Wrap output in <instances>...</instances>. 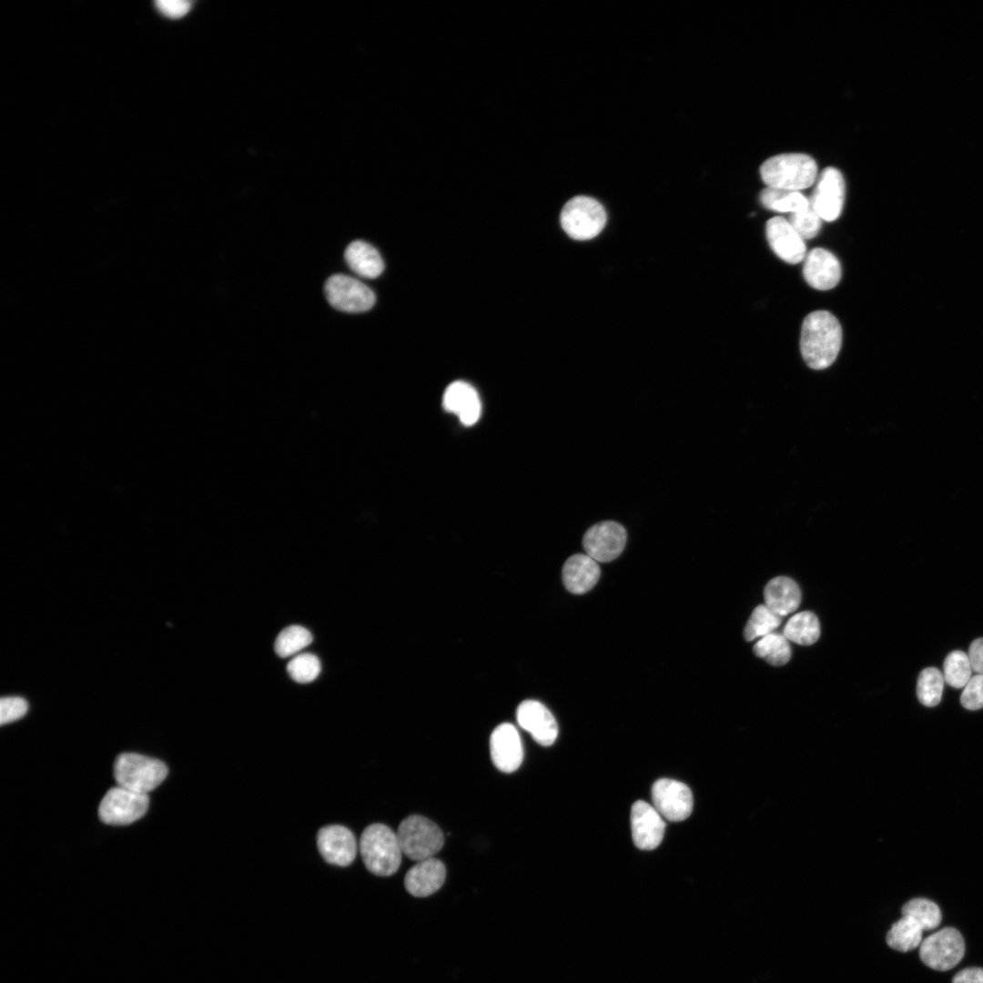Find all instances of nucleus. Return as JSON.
<instances>
[{
  "label": "nucleus",
  "mask_w": 983,
  "mask_h": 983,
  "mask_svg": "<svg viewBox=\"0 0 983 983\" xmlns=\"http://www.w3.org/2000/svg\"><path fill=\"white\" fill-rule=\"evenodd\" d=\"M842 344V329L837 319L826 310L809 313L801 328L800 350L808 367L824 370L836 359Z\"/></svg>",
  "instance_id": "obj_1"
},
{
  "label": "nucleus",
  "mask_w": 983,
  "mask_h": 983,
  "mask_svg": "<svg viewBox=\"0 0 983 983\" xmlns=\"http://www.w3.org/2000/svg\"><path fill=\"white\" fill-rule=\"evenodd\" d=\"M760 174L768 187L799 191L815 183L817 166L815 159L806 154H780L765 160Z\"/></svg>",
  "instance_id": "obj_2"
},
{
  "label": "nucleus",
  "mask_w": 983,
  "mask_h": 983,
  "mask_svg": "<svg viewBox=\"0 0 983 983\" xmlns=\"http://www.w3.org/2000/svg\"><path fill=\"white\" fill-rule=\"evenodd\" d=\"M359 848L366 867L377 876H390L400 865L402 851L397 833L385 825L367 826L360 836Z\"/></svg>",
  "instance_id": "obj_3"
},
{
  "label": "nucleus",
  "mask_w": 983,
  "mask_h": 983,
  "mask_svg": "<svg viewBox=\"0 0 983 983\" xmlns=\"http://www.w3.org/2000/svg\"><path fill=\"white\" fill-rule=\"evenodd\" d=\"M167 775V767L162 761L136 753H123L114 764L117 785L137 793L153 791Z\"/></svg>",
  "instance_id": "obj_4"
},
{
  "label": "nucleus",
  "mask_w": 983,
  "mask_h": 983,
  "mask_svg": "<svg viewBox=\"0 0 983 983\" xmlns=\"http://www.w3.org/2000/svg\"><path fill=\"white\" fill-rule=\"evenodd\" d=\"M396 833L402 854L417 862L433 857L444 844L441 828L418 815L403 819Z\"/></svg>",
  "instance_id": "obj_5"
},
{
  "label": "nucleus",
  "mask_w": 983,
  "mask_h": 983,
  "mask_svg": "<svg viewBox=\"0 0 983 983\" xmlns=\"http://www.w3.org/2000/svg\"><path fill=\"white\" fill-rule=\"evenodd\" d=\"M607 215L603 205L596 199L577 196L562 208L560 221L566 234L576 240H587L596 237L604 228Z\"/></svg>",
  "instance_id": "obj_6"
},
{
  "label": "nucleus",
  "mask_w": 983,
  "mask_h": 983,
  "mask_svg": "<svg viewBox=\"0 0 983 983\" xmlns=\"http://www.w3.org/2000/svg\"><path fill=\"white\" fill-rule=\"evenodd\" d=\"M965 954V941L960 932L944 927L927 938L919 947L921 961L932 969L946 971L956 967Z\"/></svg>",
  "instance_id": "obj_7"
},
{
  "label": "nucleus",
  "mask_w": 983,
  "mask_h": 983,
  "mask_svg": "<svg viewBox=\"0 0 983 983\" xmlns=\"http://www.w3.org/2000/svg\"><path fill=\"white\" fill-rule=\"evenodd\" d=\"M147 794L137 793L117 785L110 788L98 806L102 822L112 826H126L141 818L147 811Z\"/></svg>",
  "instance_id": "obj_8"
},
{
  "label": "nucleus",
  "mask_w": 983,
  "mask_h": 983,
  "mask_svg": "<svg viewBox=\"0 0 983 983\" xmlns=\"http://www.w3.org/2000/svg\"><path fill=\"white\" fill-rule=\"evenodd\" d=\"M324 292L329 303L334 309L344 312L369 310L376 299L375 294L368 286L343 274L329 277L325 282Z\"/></svg>",
  "instance_id": "obj_9"
},
{
  "label": "nucleus",
  "mask_w": 983,
  "mask_h": 983,
  "mask_svg": "<svg viewBox=\"0 0 983 983\" xmlns=\"http://www.w3.org/2000/svg\"><path fill=\"white\" fill-rule=\"evenodd\" d=\"M625 528L614 521H603L591 526L583 537V549L596 562L616 559L626 544Z\"/></svg>",
  "instance_id": "obj_10"
},
{
  "label": "nucleus",
  "mask_w": 983,
  "mask_h": 983,
  "mask_svg": "<svg viewBox=\"0 0 983 983\" xmlns=\"http://www.w3.org/2000/svg\"><path fill=\"white\" fill-rule=\"evenodd\" d=\"M651 793L654 808L669 821H683L693 810L692 792L684 783L662 778L653 785Z\"/></svg>",
  "instance_id": "obj_11"
},
{
  "label": "nucleus",
  "mask_w": 983,
  "mask_h": 983,
  "mask_svg": "<svg viewBox=\"0 0 983 983\" xmlns=\"http://www.w3.org/2000/svg\"><path fill=\"white\" fill-rule=\"evenodd\" d=\"M845 199V181L840 171L826 167L820 175L809 199L821 219L834 221L840 216Z\"/></svg>",
  "instance_id": "obj_12"
},
{
  "label": "nucleus",
  "mask_w": 983,
  "mask_h": 983,
  "mask_svg": "<svg viewBox=\"0 0 983 983\" xmlns=\"http://www.w3.org/2000/svg\"><path fill=\"white\" fill-rule=\"evenodd\" d=\"M319 854L326 862L339 866L350 865L356 857L357 841L346 826L330 825L320 828L317 835Z\"/></svg>",
  "instance_id": "obj_13"
},
{
  "label": "nucleus",
  "mask_w": 983,
  "mask_h": 983,
  "mask_svg": "<svg viewBox=\"0 0 983 983\" xmlns=\"http://www.w3.org/2000/svg\"><path fill=\"white\" fill-rule=\"evenodd\" d=\"M631 828L634 845L643 850H652L662 842L665 823L654 806L639 800L632 806Z\"/></svg>",
  "instance_id": "obj_14"
},
{
  "label": "nucleus",
  "mask_w": 983,
  "mask_h": 983,
  "mask_svg": "<svg viewBox=\"0 0 983 983\" xmlns=\"http://www.w3.org/2000/svg\"><path fill=\"white\" fill-rule=\"evenodd\" d=\"M765 235L772 250L784 261L797 264L805 259L806 248L802 237L783 217L770 218Z\"/></svg>",
  "instance_id": "obj_15"
},
{
  "label": "nucleus",
  "mask_w": 983,
  "mask_h": 983,
  "mask_svg": "<svg viewBox=\"0 0 983 983\" xmlns=\"http://www.w3.org/2000/svg\"><path fill=\"white\" fill-rule=\"evenodd\" d=\"M519 725L541 745H552L558 735V725L548 708L535 700H525L517 708Z\"/></svg>",
  "instance_id": "obj_16"
},
{
  "label": "nucleus",
  "mask_w": 983,
  "mask_h": 983,
  "mask_svg": "<svg viewBox=\"0 0 983 983\" xmlns=\"http://www.w3.org/2000/svg\"><path fill=\"white\" fill-rule=\"evenodd\" d=\"M490 752L493 765L500 771L512 773L520 767L523 759V749L514 725L503 723L492 731Z\"/></svg>",
  "instance_id": "obj_17"
},
{
  "label": "nucleus",
  "mask_w": 983,
  "mask_h": 983,
  "mask_svg": "<svg viewBox=\"0 0 983 983\" xmlns=\"http://www.w3.org/2000/svg\"><path fill=\"white\" fill-rule=\"evenodd\" d=\"M803 275L809 286L818 290H828L840 281L842 270L838 259L830 251L816 248L810 250L803 267Z\"/></svg>",
  "instance_id": "obj_18"
},
{
  "label": "nucleus",
  "mask_w": 983,
  "mask_h": 983,
  "mask_svg": "<svg viewBox=\"0 0 983 983\" xmlns=\"http://www.w3.org/2000/svg\"><path fill=\"white\" fill-rule=\"evenodd\" d=\"M445 410L458 416L465 426L475 424L481 413V404L477 390L471 384L456 380L445 390L442 398Z\"/></svg>",
  "instance_id": "obj_19"
},
{
  "label": "nucleus",
  "mask_w": 983,
  "mask_h": 983,
  "mask_svg": "<svg viewBox=\"0 0 983 983\" xmlns=\"http://www.w3.org/2000/svg\"><path fill=\"white\" fill-rule=\"evenodd\" d=\"M446 869L443 863L434 857L418 861L406 874L404 886L414 897H428L443 885Z\"/></svg>",
  "instance_id": "obj_20"
},
{
  "label": "nucleus",
  "mask_w": 983,
  "mask_h": 983,
  "mask_svg": "<svg viewBox=\"0 0 983 983\" xmlns=\"http://www.w3.org/2000/svg\"><path fill=\"white\" fill-rule=\"evenodd\" d=\"M600 574L597 562L586 553L572 555L562 568L564 586L574 594H583L590 591L598 582Z\"/></svg>",
  "instance_id": "obj_21"
},
{
  "label": "nucleus",
  "mask_w": 983,
  "mask_h": 983,
  "mask_svg": "<svg viewBox=\"0 0 983 983\" xmlns=\"http://www.w3.org/2000/svg\"><path fill=\"white\" fill-rule=\"evenodd\" d=\"M764 599L765 604L772 612L784 617L799 607L801 592L795 581L785 576H778L765 585Z\"/></svg>",
  "instance_id": "obj_22"
},
{
  "label": "nucleus",
  "mask_w": 983,
  "mask_h": 983,
  "mask_svg": "<svg viewBox=\"0 0 983 983\" xmlns=\"http://www.w3.org/2000/svg\"><path fill=\"white\" fill-rule=\"evenodd\" d=\"M344 258L350 269L363 278H377L384 269L379 251L365 241L351 242L345 249Z\"/></svg>",
  "instance_id": "obj_23"
},
{
  "label": "nucleus",
  "mask_w": 983,
  "mask_h": 983,
  "mask_svg": "<svg viewBox=\"0 0 983 983\" xmlns=\"http://www.w3.org/2000/svg\"><path fill=\"white\" fill-rule=\"evenodd\" d=\"M923 931L914 918L902 916L888 930L887 943L895 950L908 952L921 944Z\"/></svg>",
  "instance_id": "obj_24"
},
{
  "label": "nucleus",
  "mask_w": 983,
  "mask_h": 983,
  "mask_svg": "<svg viewBox=\"0 0 983 983\" xmlns=\"http://www.w3.org/2000/svg\"><path fill=\"white\" fill-rule=\"evenodd\" d=\"M783 634L787 640L798 644H813L820 635L819 621L812 612L797 613L787 621Z\"/></svg>",
  "instance_id": "obj_25"
},
{
  "label": "nucleus",
  "mask_w": 983,
  "mask_h": 983,
  "mask_svg": "<svg viewBox=\"0 0 983 983\" xmlns=\"http://www.w3.org/2000/svg\"><path fill=\"white\" fill-rule=\"evenodd\" d=\"M760 201L767 209L790 214L804 210L810 206L809 199L800 191L768 187L761 191Z\"/></svg>",
  "instance_id": "obj_26"
},
{
  "label": "nucleus",
  "mask_w": 983,
  "mask_h": 983,
  "mask_svg": "<svg viewBox=\"0 0 983 983\" xmlns=\"http://www.w3.org/2000/svg\"><path fill=\"white\" fill-rule=\"evenodd\" d=\"M755 654L775 666L788 663L791 648L784 634L772 633L757 641L753 648Z\"/></svg>",
  "instance_id": "obj_27"
},
{
  "label": "nucleus",
  "mask_w": 983,
  "mask_h": 983,
  "mask_svg": "<svg viewBox=\"0 0 983 983\" xmlns=\"http://www.w3.org/2000/svg\"><path fill=\"white\" fill-rule=\"evenodd\" d=\"M311 633L303 626L290 625L284 628L277 636L274 648L282 658L297 655L299 652L312 643Z\"/></svg>",
  "instance_id": "obj_28"
},
{
  "label": "nucleus",
  "mask_w": 983,
  "mask_h": 983,
  "mask_svg": "<svg viewBox=\"0 0 983 983\" xmlns=\"http://www.w3.org/2000/svg\"><path fill=\"white\" fill-rule=\"evenodd\" d=\"M944 676L935 667L923 669L917 678V695L919 702L928 707L939 704L944 688Z\"/></svg>",
  "instance_id": "obj_29"
},
{
  "label": "nucleus",
  "mask_w": 983,
  "mask_h": 983,
  "mask_svg": "<svg viewBox=\"0 0 983 983\" xmlns=\"http://www.w3.org/2000/svg\"><path fill=\"white\" fill-rule=\"evenodd\" d=\"M782 619L783 617L772 612L765 604L756 606L744 630L745 640L750 642L772 633L781 624Z\"/></svg>",
  "instance_id": "obj_30"
},
{
  "label": "nucleus",
  "mask_w": 983,
  "mask_h": 983,
  "mask_svg": "<svg viewBox=\"0 0 983 983\" xmlns=\"http://www.w3.org/2000/svg\"><path fill=\"white\" fill-rule=\"evenodd\" d=\"M902 916L914 918L923 930L937 928L942 919L938 906L927 898H913L902 907Z\"/></svg>",
  "instance_id": "obj_31"
},
{
  "label": "nucleus",
  "mask_w": 983,
  "mask_h": 983,
  "mask_svg": "<svg viewBox=\"0 0 983 983\" xmlns=\"http://www.w3.org/2000/svg\"><path fill=\"white\" fill-rule=\"evenodd\" d=\"M944 680L954 688H962L971 678L972 667L968 655L960 650L949 653L943 664Z\"/></svg>",
  "instance_id": "obj_32"
},
{
  "label": "nucleus",
  "mask_w": 983,
  "mask_h": 983,
  "mask_svg": "<svg viewBox=\"0 0 983 983\" xmlns=\"http://www.w3.org/2000/svg\"><path fill=\"white\" fill-rule=\"evenodd\" d=\"M320 669L319 658L309 653L295 655L287 665L289 677L299 684H308L315 680Z\"/></svg>",
  "instance_id": "obj_33"
},
{
  "label": "nucleus",
  "mask_w": 983,
  "mask_h": 983,
  "mask_svg": "<svg viewBox=\"0 0 983 983\" xmlns=\"http://www.w3.org/2000/svg\"><path fill=\"white\" fill-rule=\"evenodd\" d=\"M821 218L811 205L799 212L790 214L788 221L796 231L805 239L815 238L821 228Z\"/></svg>",
  "instance_id": "obj_34"
},
{
  "label": "nucleus",
  "mask_w": 983,
  "mask_h": 983,
  "mask_svg": "<svg viewBox=\"0 0 983 983\" xmlns=\"http://www.w3.org/2000/svg\"><path fill=\"white\" fill-rule=\"evenodd\" d=\"M960 703L964 708L972 711L983 707V674H978L969 679L960 695Z\"/></svg>",
  "instance_id": "obj_35"
},
{
  "label": "nucleus",
  "mask_w": 983,
  "mask_h": 983,
  "mask_svg": "<svg viewBox=\"0 0 983 983\" xmlns=\"http://www.w3.org/2000/svg\"><path fill=\"white\" fill-rule=\"evenodd\" d=\"M28 710L27 702L18 696L4 697L0 701V724L2 725L23 717Z\"/></svg>",
  "instance_id": "obj_36"
},
{
  "label": "nucleus",
  "mask_w": 983,
  "mask_h": 983,
  "mask_svg": "<svg viewBox=\"0 0 983 983\" xmlns=\"http://www.w3.org/2000/svg\"><path fill=\"white\" fill-rule=\"evenodd\" d=\"M191 2L187 0H157L156 5L165 15L171 18H178L185 15L191 7Z\"/></svg>",
  "instance_id": "obj_37"
},
{
  "label": "nucleus",
  "mask_w": 983,
  "mask_h": 983,
  "mask_svg": "<svg viewBox=\"0 0 983 983\" xmlns=\"http://www.w3.org/2000/svg\"><path fill=\"white\" fill-rule=\"evenodd\" d=\"M968 655L972 670L983 674V637L975 639L970 644Z\"/></svg>",
  "instance_id": "obj_38"
},
{
  "label": "nucleus",
  "mask_w": 983,
  "mask_h": 983,
  "mask_svg": "<svg viewBox=\"0 0 983 983\" xmlns=\"http://www.w3.org/2000/svg\"><path fill=\"white\" fill-rule=\"evenodd\" d=\"M952 983H983V968H964L954 976Z\"/></svg>",
  "instance_id": "obj_39"
}]
</instances>
